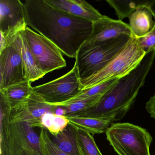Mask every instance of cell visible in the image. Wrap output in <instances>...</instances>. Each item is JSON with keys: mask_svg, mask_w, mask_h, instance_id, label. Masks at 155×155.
Returning a JSON list of instances; mask_svg holds the SVG:
<instances>
[{"mask_svg": "<svg viewBox=\"0 0 155 155\" xmlns=\"http://www.w3.org/2000/svg\"><path fill=\"white\" fill-rule=\"evenodd\" d=\"M23 6L27 26L53 42L67 57L76 58L91 34L93 22L65 13L46 0H26Z\"/></svg>", "mask_w": 155, "mask_h": 155, "instance_id": "1", "label": "cell"}, {"mask_svg": "<svg viewBox=\"0 0 155 155\" xmlns=\"http://www.w3.org/2000/svg\"><path fill=\"white\" fill-rule=\"evenodd\" d=\"M155 58V50L147 54L131 72L119 79L94 106L82 112L68 116L110 119L113 122L120 120L133 106Z\"/></svg>", "mask_w": 155, "mask_h": 155, "instance_id": "2", "label": "cell"}, {"mask_svg": "<svg viewBox=\"0 0 155 155\" xmlns=\"http://www.w3.org/2000/svg\"><path fill=\"white\" fill-rule=\"evenodd\" d=\"M26 122L10 121L1 108L0 155H43L40 137Z\"/></svg>", "mask_w": 155, "mask_h": 155, "instance_id": "3", "label": "cell"}, {"mask_svg": "<svg viewBox=\"0 0 155 155\" xmlns=\"http://www.w3.org/2000/svg\"><path fill=\"white\" fill-rule=\"evenodd\" d=\"M146 55L140 46L138 38L132 36L122 51L105 68L89 78L80 80L81 91L126 76L137 67Z\"/></svg>", "mask_w": 155, "mask_h": 155, "instance_id": "4", "label": "cell"}, {"mask_svg": "<svg viewBox=\"0 0 155 155\" xmlns=\"http://www.w3.org/2000/svg\"><path fill=\"white\" fill-rule=\"evenodd\" d=\"M105 133L119 155H151L152 138L145 129L131 123H113Z\"/></svg>", "mask_w": 155, "mask_h": 155, "instance_id": "5", "label": "cell"}, {"mask_svg": "<svg viewBox=\"0 0 155 155\" xmlns=\"http://www.w3.org/2000/svg\"><path fill=\"white\" fill-rule=\"evenodd\" d=\"M132 37L124 35L84 52H78L75 64L80 80L89 78L105 68L122 51Z\"/></svg>", "mask_w": 155, "mask_h": 155, "instance_id": "6", "label": "cell"}, {"mask_svg": "<svg viewBox=\"0 0 155 155\" xmlns=\"http://www.w3.org/2000/svg\"><path fill=\"white\" fill-rule=\"evenodd\" d=\"M25 38L40 69L45 74L67 66L62 52L49 40L27 27Z\"/></svg>", "mask_w": 155, "mask_h": 155, "instance_id": "7", "label": "cell"}, {"mask_svg": "<svg viewBox=\"0 0 155 155\" xmlns=\"http://www.w3.org/2000/svg\"><path fill=\"white\" fill-rule=\"evenodd\" d=\"M81 91L76 64L68 73L48 83L33 87V92L52 105L67 102Z\"/></svg>", "mask_w": 155, "mask_h": 155, "instance_id": "8", "label": "cell"}, {"mask_svg": "<svg viewBox=\"0 0 155 155\" xmlns=\"http://www.w3.org/2000/svg\"><path fill=\"white\" fill-rule=\"evenodd\" d=\"M20 33L0 51V91L29 80L21 55Z\"/></svg>", "mask_w": 155, "mask_h": 155, "instance_id": "9", "label": "cell"}, {"mask_svg": "<svg viewBox=\"0 0 155 155\" xmlns=\"http://www.w3.org/2000/svg\"><path fill=\"white\" fill-rule=\"evenodd\" d=\"M56 106L45 102L41 97L32 93L27 101L11 109L1 106L8 114L10 121L26 122L33 127L42 128L41 119L47 113H54Z\"/></svg>", "mask_w": 155, "mask_h": 155, "instance_id": "10", "label": "cell"}, {"mask_svg": "<svg viewBox=\"0 0 155 155\" xmlns=\"http://www.w3.org/2000/svg\"><path fill=\"white\" fill-rule=\"evenodd\" d=\"M124 35L133 36L129 24L104 15L100 19L93 22L90 36L82 44L78 52H84L105 41Z\"/></svg>", "mask_w": 155, "mask_h": 155, "instance_id": "11", "label": "cell"}, {"mask_svg": "<svg viewBox=\"0 0 155 155\" xmlns=\"http://www.w3.org/2000/svg\"><path fill=\"white\" fill-rule=\"evenodd\" d=\"M27 27L23 3L20 0H0V30L7 46Z\"/></svg>", "mask_w": 155, "mask_h": 155, "instance_id": "12", "label": "cell"}, {"mask_svg": "<svg viewBox=\"0 0 155 155\" xmlns=\"http://www.w3.org/2000/svg\"><path fill=\"white\" fill-rule=\"evenodd\" d=\"M46 1L65 13L92 22L100 19L104 16L83 0H46Z\"/></svg>", "mask_w": 155, "mask_h": 155, "instance_id": "13", "label": "cell"}, {"mask_svg": "<svg viewBox=\"0 0 155 155\" xmlns=\"http://www.w3.org/2000/svg\"><path fill=\"white\" fill-rule=\"evenodd\" d=\"M31 82L27 80L0 91V105L11 109L27 101L33 93Z\"/></svg>", "mask_w": 155, "mask_h": 155, "instance_id": "14", "label": "cell"}, {"mask_svg": "<svg viewBox=\"0 0 155 155\" xmlns=\"http://www.w3.org/2000/svg\"><path fill=\"white\" fill-rule=\"evenodd\" d=\"M153 18L148 6L137 9L129 18V25L133 36L139 38L151 31L155 26Z\"/></svg>", "mask_w": 155, "mask_h": 155, "instance_id": "15", "label": "cell"}, {"mask_svg": "<svg viewBox=\"0 0 155 155\" xmlns=\"http://www.w3.org/2000/svg\"><path fill=\"white\" fill-rule=\"evenodd\" d=\"M68 120L69 124L78 129L87 131L94 136L106 132L113 123L110 119L98 118L90 117L65 116Z\"/></svg>", "mask_w": 155, "mask_h": 155, "instance_id": "16", "label": "cell"}, {"mask_svg": "<svg viewBox=\"0 0 155 155\" xmlns=\"http://www.w3.org/2000/svg\"><path fill=\"white\" fill-rule=\"evenodd\" d=\"M52 141L68 155H82L78 140L77 129L69 124L63 131L54 136Z\"/></svg>", "mask_w": 155, "mask_h": 155, "instance_id": "17", "label": "cell"}, {"mask_svg": "<svg viewBox=\"0 0 155 155\" xmlns=\"http://www.w3.org/2000/svg\"><path fill=\"white\" fill-rule=\"evenodd\" d=\"M24 31L20 32L21 55L28 79L32 82L43 78L46 74L38 67L25 38Z\"/></svg>", "mask_w": 155, "mask_h": 155, "instance_id": "18", "label": "cell"}, {"mask_svg": "<svg viewBox=\"0 0 155 155\" xmlns=\"http://www.w3.org/2000/svg\"><path fill=\"white\" fill-rule=\"evenodd\" d=\"M107 2L112 7L120 20L129 18L132 13L140 7L148 6L150 1L137 0H107Z\"/></svg>", "mask_w": 155, "mask_h": 155, "instance_id": "19", "label": "cell"}, {"mask_svg": "<svg viewBox=\"0 0 155 155\" xmlns=\"http://www.w3.org/2000/svg\"><path fill=\"white\" fill-rule=\"evenodd\" d=\"M102 95H97L93 97L77 100L69 101L64 103L55 104V106H61L66 112L65 116H71L88 109L98 101Z\"/></svg>", "mask_w": 155, "mask_h": 155, "instance_id": "20", "label": "cell"}, {"mask_svg": "<svg viewBox=\"0 0 155 155\" xmlns=\"http://www.w3.org/2000/svg\"><path fill=\"white\" fill-rule=\"evenodd\" d=\"M42 128L48 130L53 136L60 133L69 125V120L65 116H59L54 113H46L41 119Z\"/></svg>", "mask_w": 155, "mask_h": 155, "instance_id": "21", "label": "cell"}, {"mask_svg": "<svg viewBox=\"0 0 155 155\" xmlns=\"http://www.w3.org/2000/svg\"><path fill=\"white\" fill-rule=\"evenodd\" d=\"M79 146L82 155H102L97 146L93 135L77 129Z\"/></svg>", "mask_w": 155, "mask_h": 155, "instance_id": "22", "label": "cell"}, {"mask_svg": "<svg viewBox=\"0 0 155 155\" xmlns=\"http://www.w3.org/2000/svg\"><path fill=\"white\" fill-rule=\"evenodd\" d=\"M119 79V78L110 80L101 84L94 86L92 87L81 91L78 95L70 101L82 99L97 95H103L115 85L118 81Z\"/></svg>", "mask_w": 155, "mask_h": 155, "instance_id": "23", "label": "cell"}, {"mask_svg": "<svg viewBox=\"0 0 155 155\" xmlns=\"http://www.w3.org/2000/svg\"><path fill=\"white\" fill-rule=\"evenodd\" d=\"M39 137L41 150L43 155H68L53 143L45 129L41 128Z\"/></svg>", "mask_w": 155, "mask_h": 155, "instance_id": "24", "label": "cell"}, {"mask_svg": "<svg viewBox=\"0 0 155 155\" xmlns=\"http://www.w3.org/2000/svg\"><path fill=\"white\" fill-rule=\"evenodd\" d=\"M141 49L146 55L155 50V26L149 33L138 38Z\"/></svg>", "mask_w": 155, "mask_h": 155, "instance_id": "25", "label": "cell"}, {"mask_svg": "<svg viewBox=\"0 0 155 155\" xmlns=\"http://www.w3.org/2000/svg\"><path fill=\"white\" fill-rule=\"evenodd\" d=\"M146 109L150 117L155 119V93L146 103Z\"/></svg>", "mask_w": 155, "mask_h": 155, "instance_id": "26", "label": "cell"}, {"mask_svg": "<svg viewBox=\"0 0 155 155\" xmlns=\"http://www.w3.org/2000/svg\"><path fill=\"white\" fill-rule=\"evenodd\" d=\"M54 113L55 115L59 116H65L66 114L64 108L61 106H56Z\"/></svg>", "mask_w": 155, "mask_h": 155, "instance_id": "27", "label": "cell"}, {"mask_svg": "<svg viewBox=\"0 0 155 155\" xmlns=\"http://www.w3.org/2000/svg\"><path fill=\"white\" fill-rule=\"evenodd\" d=\"M148 8L151 11L154 18L155 19V0L150 1Z\"/></svg>", "mask_w": 155, "mask_h": 155, "instance_id": "28", "label": "cell"}]
</instances>
